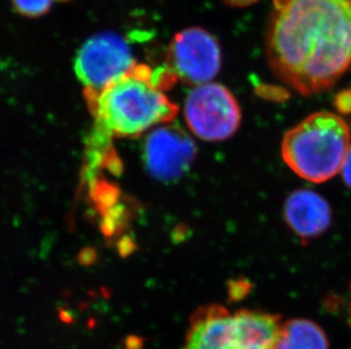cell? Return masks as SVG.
Instances as JSON below:
<instances>
[{
    "instance_id": "4fadbf2b",
    "label": "cell",
    "mask_w": 351,
    "mask_h": 349,
    "mask_svg": "<svg viewBox=\"0 0 351 349\" xmlns=\"http://www.w3.org/2000/svg\"><path fill=\"white\" fill-rule=\"evenodd\" d=\"M226 5L232 7H247L250 6L252 3H256L259 0H222Z\"/></svg>"
},
{
    "instance_id": "277c9868",
    "label": "cell",
    "mask_w": 351,
    "mask_h": 349,
    "mask_svg": "<svg viewBox=\"0 0 351 349\" xmlns=\"http://www.w3.org/2000/svg\"><path fill=\"white\" fill-rule=\"evenodd\" d=\"M280 328L272 314L210 305L193 314L182 349H272Z\"/></svg>"
},
{
    "instance_id": "6da1fadb",
    "label": "cell",
    "mask_w": 351,
    "mask_h": 349,
    "mask_svg": "<svg viewBox=\"0 0 351 349\" xmlns=\"http://www.w3.org/2000/svg\"><path fill=\"white\" fill-rule=\"evenodd\" d=\"M265 53L299 94L331 89L351 66V0H273Z\"/></svg>"
},
{
    "instance_id": "5b68a950",
    "label": "cell",
    "mask_w": 351,
    "mask_h": 349,
    "mask_svg": "<svg viewBox=\"0 0 351 349\" xmlns=\"http://www.w3.org/2000/svg\"><path fill=\"white\" fill-rule=\"evenodd\" d=\"M184 118L190 131L204 141H224L234 135L241 124V108L228 88L219 83L195 86L184 103Z\"/></svg>"
},
{
    "instance_id": "7a4b0ae2",
    "label": "cell",
    "mask_w": 351,
    "mask_h": 349,
    "mask_svg": "<svg viewBox=\"0 0 351 349\" xmlns=\"http://www.w3.org/2000/svg\"><path fill=\"white\" fill-rule=\"evenodd\" d=\"M167 66L153 70L136 64L129 72L99 91H84L99 134L134 138L174 119L178 105L165 96L176 82Z\"/></svg>"
},
{
    "instance_id": "3957f363",
    "label": "cell",
    "mask_w": 351,
    "mask_h": 349,
    "mask_svg": "<svg viewBox=\"0 0 351 349\" xmlns=\"http://www.w3.org/2000/svg\"><path fill=\"white\" fill-rule=\"evenodd\" d=\"M351 148L348 122L331 112L307 116L285 133L281 155L297 176L321 184L341 172Z\"/></svg>"
},
{
    "instance_id": "7c38bea8",
    "label": "cell",
    "mask_w": 351,
    "mask_h": 349,
    "mask_svg": "<svg viewBox=\"0 0 351 349\" xmlns=\"http://www.w3.org/2000/svg\"><path fill=\"white\" fill-rule=\"evenodd\" d=\"M340 174H342V178L345 181V184L351 190V148L348 155H347V159H346Z\"/></svg>"
},
{
    "instance_id": "9c48e42d",
    "label": "cell",
    "mask_w": 351,
    "mask_h": 349,
    "mask_svg": "<svg viewBox=\"0 0 351 349\" xmlns=\"http://www.w3.org/2000/svg\"><path fill=\"white\" fill-rule=\"evenodd\" d=\"M283 216L289 228L302 240L321 236L332 221L330 205L311 190L292 192L285 200Z\"/></svg>"
},
{
    "instance_id": "8fae6325",
    "label": "cell",
    "mask_w": 351,
    "mask_h": 349,
    "mask_svg": "<svg viewBox=\"0 0 351 349\" xmlns=\"http://www.w3.org/2000/svg\"><path fill=\"white\" fill-rule=\"evenodd\" d=\"M17 13L27 18H38L46 15L55 1L66 0H10Z\"/></svg>"
},
{
    "instance_id": "ba28073f",
    "label": "cell",
    "mask_w": 351,
    "mask_h": 349,
    "mask_svg": "<svg viewBox=\"0 0 351 349\" xmlns=\"http://www.w3.org/2000/svg\"><path fill=\"white\" fill-rule=\"evenodd\" d=\"M197 148L193 140L178 126H158L147 136L143 145L145 165L154 178L172 181L189 170Z\"/></svg>"
},
{
    "instance_id": "52a82bcc",
    "label": "cell",
    "mask_w": 351,
    "mask_h": 349,
    "mask_svg": "<svg viewBox=\"0 0 351 349\" xmlns=\"http://www.w3.org/2000/svg\"><path fill=\"white\" fill-rule=\"evenodd\" d=\"M166 66L189 86L212 82L222 66V51L215 36L202 27L180 31L169 43Z\"/></svg>"
},
{
    "instance_id": "8992f818",
    "label": "cell",
    "mask_w": 351,
    "mask_h": 349,
    "mask_svg": "<svg viewBox=\"0 0 351 349\" xmlns=\"http://www.w3.org/2000/svg\"><path fill=\"white\" fill-rule=\"evenodd\" d=\"M136 64L124 36L115 32H101L80 47L74 60V70L86 91H99L129 72Z\"/></svg>"
},
{
    "instance_id": "30bf717a",
    "label": "cell",
    "mask_w": 351,
    "mask_h": 349,
    "mask_svg": "<svg viewBox=\"0 0 351 349\" xmlns=\"http://www.w3.org/2000/svg\"><path fill=\"white\" fill-rule=\"evenodd\" d=\"M272 349H328V338L309 320H290L281 324Z\"/></svg>"
}]
</instances>
